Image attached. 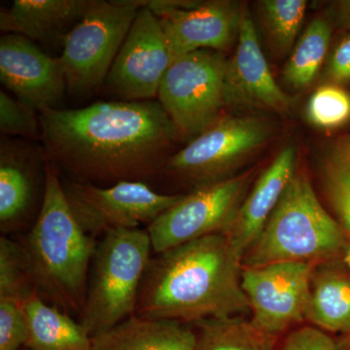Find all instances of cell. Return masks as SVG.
<instances>
[{
    "instance_id": "52a82bcc",
    "label": "cell",
    "mask_w": 350,
    "mask_h": 350,
    "mask_svg": "<svg viewBox=\"0 0 350 350\" xmlns=\"http://www.w3.org/2000/svg\"><path fill=\"white\" fill-rule=\"evenodd\" d=\"M228 62L220 52L200 50L174 59L159 88V103L182 137L214 125L227 105Z\"/></svg>"
},
{
    "instance_id": "4316f807",
    "label": "cell",
    "mask_w": 350,
    "mask_h": 350,
    "mask_svg": "<svg viewBox=\"0 0 350 350\" xmlns=\"http://www.w3.org/2000/svg\"><path fill=\"white\" fill-rule=\"evenodd\" d=\"M0 131L5 137H41L39 112L16 96L0 91Z\"/></svg>"
},
{
    "instance_id": "e575fe53",
    "label": "cell",
    "mask_w": 350,
    "mask_h": 350,
    "mask_svg": "<svg viewBox=\"0 0 350 350\" xmlns=\"http://www.w3.org/2000/svg\"><path fill=\"white\" fill-rule=\"evenodd\" d=\"M344 262L350 269V241H349V243H347V248H345L344 252Z\"/></svg>"
},
{
    "instance_id": "8fae6325",
    "label": "cell",
    "mask_w": 350,
    "mask_h": 350,
    "mask_svg": "<svg viewBox=\"0 0 350 350\" xmlns=\"http://www.w3.org/2000/svg\"><path fill=\"white\" fill-rule=\"evenodd\" d=\"M314 264L284 262L243 268L241 286L250 306L251 323L280 337L306 320Z\"/></svg>"
},
{
    "instance_id": "7402d4cb",
    "label": "cell",
    "mask_w": 350,
    "mask_h": 350,
    "mask_svg": "<svg viewBox=\"0 0 350 350\" xmlns=\"http://www.w3.org/2000/svg\"><path fill=\"white\" fill-rule=\"evenodd\" d=\"M197 350H273L278 337L257 329L243 317L202 320L193 324Z\"/></svg>"
},
{
    "instance_id": "ba28073f",
    "label": "cell",
    "mask_w": 350,
    "mask_h": 350,
    "mask_svg": "<svg viewBox=\"0 0 350 350\" xmlns=\"http://www.w3.org/2000/svg\"><path fill=\"white\" fill-rule=\"evenodd\" d=\"M268 137V126L261 120L221 117L184 148L172 154L159 176L170 177L194 189L223 180L239 161L260 148Z\"/></svg>"
},
{
    "instance_id": "5bb4252c",
    "label": "cell",
    "mask_w": 350,
    "mask_h": 350,
    "mask_svg": "<svg viewBox=\"0 0 350 350\" xmlns=\"http://www.w3.org/2000/svg\"><path fill=\"white\" fill-rule=\"evenodd\" d=\"M48 158L44 147L1 137L0 230L9 234L36 221L42 206Z\"/></svg>"
},
{
    "instance_id": "ffe728a7",
    "label": "cell",
    "mask_w": 350,
    "mask_h": 350,
    "mask_svg": "<svg viewBox=\"0 0 350 350\" xmlns=\"http://www.w3.org/2000/svg\"><path fill=\"white\" fill-rule=\"evenodd\" d=\"M336 259L313 267L306 319L326 333L350 334V273Z\"/></svg>"
},
{
    "instance_id": "7a4b0ae2",
    "label": "cell",
    "mask_w": 350,
    "mask_h": 350,
    "mask_svg": "<svg viewBox=\"0 0 350 350\" xmlns=\"http://www.w3.org/2000/svg\"><path fill=\"white\" fill-rule=\"evenodd\" d=\"M241 259L224 234L182 244L152 257L135 315L193 324L244 317L250 306L241 286Z\"/></svg>"
},
{
    "instance_id": "603a6c76",
    "label": "cell",
    "mask_w": 350,
    "mask_h": 350,
    "mask_svg": "<svg viewBox=\"0 0 350 350\" xmlns=\"http://www.w3.org/2000/svg\"><path fill=\"white\" fill-rule=\"evenodd\" d=\"M331 38V27L326 20L317 18L308 25L285 66V80L291 86L310 85L325 59Z\"/></svg>"
},
{
    "instance_id": "4fadbf2b",
    "label": "cell",
    "mask_w": 350,
    "mask_h": 350,
    "mask_svg": "<svg viewBox=\"0 0 350 350\" xmlns=\"http://www.w3.org/2000/svg\"><path fill=\"white\" fill-rule=\"evenodd\" d=\"M172 63L160 21L142 6L105 84L121 100H154Z\"/></svg>"
},
{
    "instance_id": "9a60e30c",
    "label": "cell",
    "mask_w": 350,
    "mask_h": 350,
    "mask_svg": "<svg viewBox=\"0 0 350 350\" xmlns=\"http://www.w3.org/2000/svg\"><path fill=\"white\" fill-rule=\"evenodd\" d=\"M0 80L14 96L39 113L59 109L68 90L59 57L16 33L0 38Z\"/></svg>"
},
{
    "instance_id": "44dd1931",
    "label": "cell",
    "mask_w": 350,
    "mask_h": 350,
    "mask_svg": "<svg viewBox=\"0 0 350 350\" xmlns=\"http://www.w3.org/2000/svg\"><path fill=\"white\" fill-rule=\"evenodd\" d=\"M27 340L29 350H92V338L79 321L50 305L38 291L27 301Z\"/></svg>"
},
{
    "instance_id": "e0dca14e",
    "label": "cell",
    "mask_w": 350,
    "mask_h": 350,
    "mask_svg": "<svg viewBox=\"0 0 350 350\" xmlns=\"http://www.w3.org/2000/svg\"><path fill=\"white\" fill-rule=\"evenodd\" d=\"M296 149L288 146L260 175L254 187L241 202L231 224L223 234L241 261L275 211L296 172Z\"/></svg>"
},
{
    "instance_id": "277c9868",
    "label": "cell",
    "mask_w": 350,
    "mask_h": 350,
    "mask_svg": "<svg viewBox=\"0 0 350 350\" xmlns=\"http://www.w3.org/2000/svg\"><path fill=\"white\" fill-rule=\"evenodd\" d=\"M347 239L344 228L327 213L305 172L296 170L261 234L244 254L241 266L319 264L344 254Z\"/></svg>"
},
{
    "instance_id": "836d02e7",
    "label": "cell",
    "mask_w": 350,
    "mask_h": 350,
    "mask_svg": "<svg viewBox=\"0 0 350 350\" xmlns=\"http://www.w3.org/2000/svg\"><path fill=\"white\" fill-rule=\"evenodd\" d=\"M337 344V350H350V334L345 335L340 340L336 342Z\"/></svg>"
},
{
    "instance_id": "8992f818",
    "label": "cell",
    "mask_w": 350,
    "mask_h": 350,
    "mask_svg": "<svg viewBox=\"0 0 350 350\" xmlns=\"http://www.w3.org/2000/svg\"><path fill=\"white\" fill-rule=\"evenodd\" d=\"M140 8L137 0H91L59 57L71 93L88 94L105 84Z\"/></svg>"
},
{
    "instance_id": "2e32d148",
    "label": "cell",
    "mask_w": 350,
    "mask_h": 350,
    "mask_svg": "<svg viewBox=\"0 0 350 350\" xmlns=\"http://www.w3.org/2000/svg\"><path fill=\"white\" fill-rule=\"evenodd\" d=\"M226 86L227 105L239 103L278 112L291 107V100L269 70L254 24L245 14L239 23L238 47L228 62Z\"/></svg>"
},
{
    "instance_id": "83f0119b",
    "label": "cell",
    "mask_w": 350,
    "mask_h": 350,
    "mask_svg": "<svg viewBox=\"0 0 350 350\" xmlns=\"http://www.w3.org/2000/svg\"><path fill=\"white\" fill-rule=\"evenodd\" d=\"M324 187L340 225L350 234V165L332 156L324 167Z\"/></svg>"
},
{
    "instance_id": "3957f363",
    "label": "cell",
    "mask_w": 350,
    "mask_h": 350,
    "mask_svg": "<svg viewBox=\"0 0 350 350\" xmlns=\"http://www.w3.org/2000/svg\"><path fill=\"white\" fill-rule=\"evenodd\" d=\"M21 243L41 298L71 317H79L98 243L78 223L59 172L49 160L42 206Z\"/></svg>"
},
{
    "instance_id": "cb8c5ba5",
    "label": "cell",
    "mask_w": 350,
    "mask_h": 350,
    "mask_svg": "<svg viewBox=\"0 0 350 350\" xmlns=\"http://www.w3.org/2000/svg\"><path fill=\"white\" fill-rule=\"evenodd\" d=\"M36 291L24 246L20 241L0 239V299L27 303Z\"/></svg>"
},
{
    "instance_id": "6da1fadb",
    "label": "cell",
    "mask_w": 350,
    "mask_h": 350,
    "mask_svg": "<svg viewBox=\"0 0 350 350\" xmlns=\"http://www.w3.org/2000/svg\"><path fill=\"white\" fill-rule=\"evenodd\" d=\"M39 117L48 160L70 180L98 186L152 180L183 137L158 100L101 101Z\"/></svg>"
},
{
    "instance_id": "f1b7e54d",
    "label": "cell",
    "mask_w": 350,
    "mask_h": 350,
    "mask_svg": "<svg viewBox=\"0 0 350 350\" xmlns=\"http://www.w3.org/2000/svg\"><path fill=\"white\" fill-rule=\"evenodd\" d=\"M24 301L0 299V350L25 349L27 317Z\"/></svg>"
},
{
    "instance_id": "ac0fdd59",
    "label": "cell",
    "mask_w": 350,
    "mask_h": 350,
    "mask_svg": "<svg viewBox=\"0 0 350 350\" xmlns=\"http://www.w3.org/2000/svg\"><path fill=\"white\" fill-rule=\"evenodd\" d=\"M91 0H14L9 8L1 9L0 29L36 42L63 43L86 12Z\"/></svg>"
},
{
    "instance_id": "7c38bea8",
    "label": "cell",
    "mask_w": 350,
    "mask_h": 350,
    "mask_svg": "<svg viewBox=\"0 0 350 350\" xmlns=\"http://www.w3.org/2000/svg\"><path fill=\"white\" fill-rule=\"evenodd\" d=\"M139 4L160 21L172 62L196 51L227 49L241 19L238 5L224 0H150Z\"/></svg>"
},
{
    "instance_id": "d4e9b609",
    "label": "cell",
    "mask_w": 350,
    "mask_h": 350,
    "mask_svg": "<svg viewBox=\"0 0 350 350\" xmlns=\"http://www.w3.org/2000/svg\"><path fill=\"white\" fill-rule=\"evenodd\" d=\"M265 20L273 40L282 52L292 48L305 18L306 0H265Z\"/></svg>"
},
{
    "instance_id": "484cf974",
    "label": "cell",
    "mask_w": 350,
    "mask_h": 350,
    "mask_svg": "<svg viewBox=\"0 0 350 350\" xmlns=\"http://www.w3.org/2000/svg\"><path fill=\"white\" fill-rule=\"evenodd\" d=\"M306 113L313 125L337 128L350 119V96L337 85L320 87L308 101Z\"/></svg>"
},
{
    "instance_id": "9c48e42d",
    "label": "cell",
    "mask_w": 350,
    "mask_h": 350,
    "mask_svg": "<svg viewBox=\"0 0 350 350\" xmlns=\"http://www.w3.org/2000/svg\"><path fill=\"white\" fill-rule=\"evenodd\" d=\"M62 181L75 218L94 238L115 230L150 225L184 195L157 192L139 181H121L110 186L70 179Z\"/></svg>"
},
{
    "instance_id": "d6986e66",
    "label": "cell",
    "mask_w": 350,
    "mask_h": 350,
    "mask_svg": "<svg viewBox=\"0 0 350 350\" xmlns=\"http://www.w3.org/2000/svg\"><path fill=\"white\" fill-rule=\"evenodd\" d=\"M92 350H197V335L190 324L135 315L92 338Z\"/></svg>"
},
{
    "instance_id": "1f68e13d",
    "label": "cell",
    "mask_w": 350,
    "mask_h": 350,
    "mask_svg": "<svg viewBox=\"0 0 350 350\" xmlns=\"http://www.w3.org/2000/svg\"><path fill=\"white\" fill-rule=\"evenodd\" d=\"M334 6V13L338 24L350 31V0L335 2Z\"/></svg>"
},
{
    "instance_id": "30bf717a",
    "label": "cell",
    "mask_w": 350,
    "mask_h": 350,
    "mask_svg": "<svg viewBox=\"0 0 350 350\" xmlns=\"http://www.w3.org/2000/svg\"><path fill=\"white\" fill-rule=\"evenodd\" d=\"M251 172L196 188L146 230L155 254L215 234H224L250 186Z\"/></svg>"
},
{
    "instance_id": "4dcf8cb0",
    "label": "cell",
    "mask_w": 350,
    "mask_h": 350,
    "mask_svg": "<svg viewBox=\"0 0 350 350\" xmlns=\"http://www.w3.org/2000/svg\"><path fill=\"white\" fill-rule=\"evenodd\" d=\"M328 75L336 84L350 81V34L334 50L328 66Z\"/></svg>"
},
{
    "instance_id": "5b68a950",
    "label": "cell",
    "mask_w": 350,
    "mask_h": 350,
    "mask_svg": "<svg viewBox=\"0 0 350 350\" xmlns=\"http://www.w3.org/2000/svg\"><path fill=\"white\" fill-rule=\"evenodd\" d=\"M145 229H121L96 243L79 323L91 338L135 317L142 280L153 254Z\"/></svg>"
},
{
    "instance_id": "f546056e",
    "label": "cell",
    "mask_w": 350,
    "mask_h": 350,
    "mask_svg": "<svg viewBox=\"0 0 350 350\" xmlns=\"http://www.w3.org/2000/svg\"><path fill=\"white\" fill-rule=\"evenodd\" d=\"M282 350H337V344L328 333L310 325L291 332Z\"/></svg>"
},
{
    "instance_id": "d6a6232c",
    "label": "cell",
    "mask_w": 350,
    "mask_h": 350,
    "mask_svg": "<svg viewBox=\"0 0 350 350\" xmlns=\"http://www.w3.org/2000/svg\"><path fill=\"white\" fill-rule=\"evenodd\" d=\"M334 158L350 165V135H345L338 140L335 145L333 155Z\"/></svg>"
},
{
    "instance_id": "d590c367",
    "label": "cell",
    "mask_w": 350,
    "mask_h": 350,
    "mask_svg": "<svg viewBox=\"0 0 350 350\" xmlns=\"http://www.w3.org/2000/svg\"><path fill=\"white\" fill-rule=\"evenodd\" d=\"M21 350H29V349H25H25H21Z\"/></svg>"
}]
</instances>
